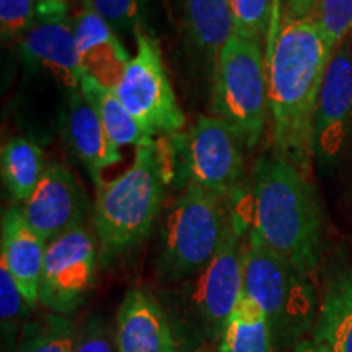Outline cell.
<instances>
[{
    "mask_svg": "<svg viewBox=\"0 0 352 352\" xmlns=\"http://www.w3.org/2000/svg\"><path fill=\"white\" fill-rule=\"evenodd\" d=\"M334 51L314 16L290 20L277 0L264 51L272 144L307 176L315 158L316 107Z\"/></svg>",
    "mask_w": 352,
    "mask_h": 352,
    "instance_id": "obj_1",
    "label": "cell"
},
{
    "mask_svg": "<svg viewBox=\"0 0 352 352\" xmlns=\"http://www.w3.org/2000/svg\"><path fill=\"white\" fill-rule=\"evenodd\" d=\"M250 230L267 248L303 274L318 267L323 245V212L310 176L272 151L253 170Z\"/></svg>",
    "mask_w": 352,
    "mask_h": 352,
    "instance_id": "obj_2",
    "label": "cell"
},
{
    "mask_svg": "<svg viewBox=\"0 0 352 352\" xmlns=\"http://www.w3.org/2000/svg\"><path fill=\"white\" fill-rule=\"evenodd\" d=\"M175 176L173 142L160 138L138 148L124 173L96 188L91 219L104 261L124 256L147 240Z\"/></svg>",
    "mask_w": 352,
    "mask_h": 352,
    "instance_id": "obj_3",
    "label": "cell"
},
{
    "mask_svg": "<svg viewBox=\"0 0 352 352\" xmlns=\"http://www.w3.org/2000/svg\"><path fill=\"white\" fill-rule=\"evenodd\" d=\"M243 296L263 310L276 347L290 351L315 328L320 302L310 276L267 248L250 227L243 254Z\"/></svg>",
    "mask_w": 352,
    "mask_h": 352,
    "instance_id": "obj_4",
    "label": "cell"
},
{
    "mask_svg": "<svg viewBox=\"0 0 352 352\" xmlns=\"http://www.w3.org/2000/svg\"><path fill=\"white\" fill-rule=\"evenodd\" d=\"M232 199L233 196L223 197L196 184H184L162 226L157 258L162 279H188L210 261L232 219Z\"/></svg>",
    "mask_w": 352,
    "mask_h": 352,
    "instance_id": "obj_5",
    "label": "cell"
},
{
    "mask_svg": "<svg viewBox=\"0 0 352 352\" xmlns=\"http://www.w3.org/2000/svg\"><path fill=\"white\" fill-rule=\"evenodd\" d=\"M263 47L235 33L215 59L212 116L239 132L246 147L259 142L270 113Z\"/></svg>",
    "mask_w": 352,
    "mask_h": 352,
    "instance_id": "obj_6",
    "label": "cell"
},
{
    "mask_svg": "<svg viewBox=\"0 0 352 352\" xmlns=\"http://www.w3.org/2000/svg\"><path fill=\"white\" fill-rule=\"evenodd\" d=\"M134 36L138 52L114 91L151 138H170L183 129L186 118L171 87L160 44L145 26Z\"/></svg>",
    "mask_w": 352,
    "mask_h": 352,
    "instance_id": "obj_7",
    "label": "cell"
},
{
    "mask_svg": "<svg viewBox=\"0 0 352 352\" xmlns=\"http://www.w3.org/2000/svg\"><path fill=\"white\" fill-rule=\"evenodd\" d=\"M246 220L232 212V219L219 250L202 270L184 296L189 323L212 340L222 334L226 323L243 294V254Z\"/></svg>",
    "mask_w": 352,
    "mask_h": 352,
    "instance_id": "obj_8",
    "label": "cell"
},
{
    "mask_svg": "<svg viewBox=\"0 0 352 352\" xmlns=\"http://www.w3.org/2000/svg\"><path fill=\"white\" fill-rule=\"evenodd\" d=\"M176 168L186 184L232 197L245 173V140L227 122L215 116H199L186 134L170 135Z\"/></svg>",
    "mask_w": 352,
    "mask_h": 352,
    "instance_id": "obj_9",
    "label": "cell"
},
{
    "mask_svg": "<svg viewBox=\"0 0 352 352\" xmlns=\"http://www.w3.org/2000/svg\"><path fill=\"white\" fill-rule=\"evenodd\" d=\"M96 274V245L85 226L76 227L47 243L39 305L50 314L69 316L90 296Z\"/></svg>",
    "mask_w": 352,
    "mask_h": 352,
    "instance_id": "obj_10",
    "label": "cell"
},
{
    "mask_svg": "<svg viewBox=\"0 0 352 352\" xmlns=\"http://www.w3.org/2000/svg\"><path fill=\"white\" fill-rule=\"evenodd\" d=\"M21 51L30 63L46 70L69 91L80 85L83 70L64 2L38 0L36 20L23 34Z\"/></svg>",
    "mask_w": 352,
    "mask_h": 352,
    "instance_id": "obj_11",
    "label": "cell"
},
{
    "mask_svg": "<svg viewBox=\"0 0 352 352\" xmlns=\"http://www.w3.org/2000/svg\"><path fill=\"white\" fill-rule=\"evenodd\" d=\"M23 219L50 243L63 233L85 226L88 196L64 164L47 165L30 199L19 206Z\"/></svg>",
    "mask_w": 352,
    "mask_h": 352,
    "instance_id": "obj_12",
    "label": "cell"
},
{
    "mask_svg": "<svg viewBox=\"0 0 352 352\" xmlns=\"http://www.w3.org/2000/svg\"><path fill=\"white\" fill-rule=\"evenodd\" d=\"M352 122V47L341 43L333 52L315 114V158L331 166L341 157Z\"/></svg>",
    "mask_w": 352,
    "mask_h": 352,
    "instance_id": "obj_13",
    "label": "cell"
},
{
    "mask_svg": "<svg viewBox=\"0 0 352 352\" xmlns=\"http://www.w3.org/2000/svg\"><path fill=\"white\" fill-rule=\"evenodd\" d=\"M72 25L83 74L100 85L116 90L132 59L118 33L95 10L91 0H82Z\"/></svg>",
    "mask_w": 352,
    "mask_h": 352,
    "instance_id": "obj_14",
    "label": "cell"
},
{
    "mask_svg": "<svg viewBox=\"0 0 352 352\" xmlns=\"http://www.w3.org/2000/svg\"><path fill=\"white\" fill-rule=\"evenodd\" d=\"M116 352H179L173 324L147 290H127L114 321Z\"/></svg>",
    "mask_w": 352,
    "mask_h": 352,
    "instance_id": "obj_15",
    "label": "cell"
},
{
    "mask_svg": "<svg viewBox=\"0 0 352 352\" xmlns=\"http://www.w3.org/2000/svg\"><path fill=\"white\" fill-rule=\"evenodd\" d=\"M47 243L30 227L19 206H12L3 210L0 261L7 264L32 310L39 305V283Z\"/></svg>",
    "mask_w": 352,
    "mask_h": 352,
    "instance_id": "obj_16",
    "label": "cell"
},
{
    "mask_svg": "<svg viewBox=\"0 0 352 352\" xmlns=\"http://www.w3.org/2000/svg\"><path fill=\"white\" fill-rule=\"evenodd\" d=\"M65 135L95 186L100 188L103 184V171L121 162V153L120 147L108 135L98 113L82 95L80 88L69 91Z\"/></svg>",
    "mask_w": 352,
    "mask_h": 352,
    "instance_id": "obj_17",
    "label": "cell"
},
{
    "mask_svg": "<svg viewBox=\"0 0 352 352\" xmlns=\"http://www.w3.org/2000/svg\"><path fill=\"white\" fill-rule=\"evenodd\" d=\"M314 340L329 352H352V264L328 279Z\"/></svg>",
    "mask_w": 352,
    "mask_h": 352,
    "instance_id": "obj_18",
    "label": "cell"
},
{
    "mask_svg": "<svg viewBox=\"0 0 352 352\" xmlns=\"http://www.w3.org/2000/svg\"><path fill=\"white\" fill-rule=\"evenodd\" d=\"M78 88H80L82 95L88 100V103L98 113L108 135L118 147L131 145V147L140 148L155 142V139L151 138L139 126V122L131 116V113L118 98L116 91L100 85L98 82H95L94 78L85 76V74L82 76Z\"/></svg>",
    "mask_w": 352,
    "mask_h": 352,
    "instance_id": "obj_19",
    "label": "cell"
},
{
    "mask_svg": "<svg viewBox=\"0 0 352 352\" xmlns=\"http://www.w3.org/2000/svg\"><path fill=\"white\" fill-rule=\"evenodd\" d=\"M44 170L43 151L36 144L25 138H13L2 145L0 153V171L3 186L16 204L30 199L38 183L41 182Z\"/></svg>",
    "mask_w": 352,
    "mask_h": 352,
    "instance_id": "obj_20",
    "label": "cell"
},
{
    "mask_svg": "<svg viewBox=\"0 0 352 352\" xmlns=\"http://www.w3.org/2000/svg\"><path fill=\"white\" fill-rule=\"evenodd\" d=\"M186 25L192 43L217 59L219 52L235 34L230 0H186Z\"/></svg>",
    "mask_w": 352,
    "mask_h": 352,
    "instance_id": "obj_21",
    "label": "cell"
},
{
    "mask_svg": "<svg viewBox=\"0 0 352 352\" xmlns=\"http://www.w3.org/2000/svg\"><path fill=\"white\" fill-rule=\"evenodd\" d=\"M270 321L253 300L241 294L219 338V352H274Z\"/></svg>",
    "mask_w": 352,
    "mask_h": 352,
    "instance_id": "obj_22",
    "label": "cell"
},
{
    "mask_svg": "<svg viewBox=\"0 0 352 352\" xmlns=\"http://www.w3.org/2000/svg\"><path fill=\"white\" fill-rule=\"evenodd\" d=\"M77 324L70 316L44 314L21 323L16 352H74Z\"/></svg>",
    "mask_w": 352,
    "mask_h": 352,
    "instance_id": "obj_23",
    "label": "cell"
},
{
    "mask_svg": "<svg viewBox=\"0 0 352 352\" xmlns=\"http://www.w3.org/2000/svg\"><path fill=\"white\" fill-rule=\"evenodd\" d=\"M277 0H230L235 16V33L266 44Z\"/></svg>",
    "mask_w": 352,
    "mask_h": 352,
    "instance_id": "obj_24",
    "label": "cell"
},
{
    "mask_svg": "<svg viewBox=\"0 0 352 352\" xmlns=\"http://www.w3.org/2000/svg\"><path fill=\"white\" fill-rule=\"evenodd\" d=\"M311 16L333 50L352 34V0H318Z\"/></svg>",
    "mask_w": 352,
    "mask_h": 352,
    "instance_id": "obj_25",
    "label": "cell"
},
{
    "mask_svg": "<svg viewBox=\"0 0 352 352\" xmlns=\"http://www.w3.org/2000/svg\"><path fill=\"white\" fill-rule=\"evenodd\" d=\"M26 311L33 310L26 303L7 264L0 261V321H2L3 336L7 334L8 338H12V333L19 328L21 316L26 315Z\"/></svg>",
    "mask_w": 352,
    "mask_h": 352,
    "instance_id": "obj_26",
    "label": "cell"
},
{
    "mask_svg": "<svg viewBox=\"0 0 352 352\" xmlns=\"http://www.w3.org/2000/svg\"><path fill=\"white\" fill-rule=\"evenodd\" d=\"M95 10L116 33H134L145 26L144 0H91Z\"/></svg>",
    "mask_w": 352,
    "mask_h": 352,
    "instance_id": "obj_27",
    "label": "cell"
},
{
    "mask_svg": "<svg viewBox=\"0 0 352 352\" xmlns=\"http://www.w3.org/2000/svg\"><path fill=\"white\" fill-rule=\"evenodd\" d=\"M34 0H0V30L3 39L23 36L36 20Z\"/></svg>",
    "mask_w": 352,
    "mask_h": 352,
    "instance_id": "obj_28",
    "label": "cell"
},
{
    "mask_svg": "<svg viewBox=\"0 0 352 352\" xmlns=\"http://www.w3.org/2000/svg\"><path fill=\"white\" fill-rule=\"evenodd\" d=\"M74 352H116L114 328L101 316H90L77 329Z\"/></svg>",
    "mask_w": 352,
    "mask_h": 352,
    "instance_id": "obj_29",
    "label": "cell"
},
{
    "mask_svg": "<svg viewBox=\"0 0 352 352\" xmlns=\"http://www.w3.org/2000/svg\"><path fill=\"white\" fill-rule=\"evenodd\" d=\"M284 15L290 20H303L314 15L318 0H283Z\"/></svg>",
    "mask_w": 352,
    "mask_h": 352,
    "instance_id": "obj_30",
    "label": "cell"
},
{
    "mask_svg": "<svg viewBox=\"0 0 352 352\" xmlns=\"http://www.w3.org/2000/svg\"><path fill=\"white\" fill-rule=\"evenodd\" d=\"M289 352H329V351L323 344H320V342H316L314 338H311V340L300 341L297 346H294Z\"/></svg>",
    "mask_w": 352,
    "mask_h": 352,
    "instance_id": "obj_31",
    "label": "cell"
},
{
    "mask_svg": "<svg viewBox=\"0 0 352 352\" xmlns=\"http://www.w3.org/2000/svg\"><path fill=\"white\" fill-rule=\"evenodd\" d=\"M192 352H202V351H201V349H197V351H192Z\"/></svg>",
    "mask_w": 352,
    "mask_h": 352,
    "instance_id": "obj_32",
    "label": "cell"
}]
</instances>
